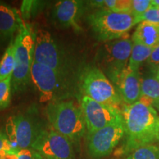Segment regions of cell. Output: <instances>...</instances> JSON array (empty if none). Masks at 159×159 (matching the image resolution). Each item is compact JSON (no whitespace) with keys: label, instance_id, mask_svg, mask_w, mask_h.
<instances>
[{"label":"cell","instance_id":"6da1fadb","mask_svg":"<svg viewBox=\"0 0 159 159\" xmlns=\"http://www.w3.org/2000/svg\"><path fill=\"white\" fill-rule=\"evenodd\" d=\"M122 112L126 136L125 151L130 152L156 140L159 116L152 105L139 100L134 104L125 105Z\"/></svg>","mask_w":159,"mask_h":159},{"label":"cell","instance_id":"7a4b0ae2","mask_svg":"<svg viewBox=\"0 0 159 159\" xmlns=\"http://www.w3.org/2000/svg\"><path fill=\"white\" fill-rule=\"evenodd\" d=\"M47 120L52 128L79 146L86 133V126L81 108L72 100L49 102L45 108Z\"/></svg>","mask_w":159,"mask_h":159},{"label":"cell","instance_id":"3957f363","mask_svg":"<svg viewBox=\"0 0 159 159\" xmlns=\"http://www.w3.org/2000/svg\"><path fill=\"white\" fill-rule=\"evenodd\" d=\"M35 33L34 61L41 63L67 78L78 79L80 70L75 69V63L62 46L57 42L49 31L40 29Z\"/></svg>","mask_w":159,"mask_h":159},{"label":"cell","instance_id":"277c9868","mask_svg":"<svg viewBox=\"0 0 159 159\" xmlns=\"http://www.w3.org/2000/svg\"><path fill=\"white\" fill-rule=\"evenodd\" d=\"M85 21L95 39L105 43L128 35V32L139 24L136 17L131 13L108 10H97L87 15Z\"/></svg>","mask_w":159,"mask_h":159},{"label":"cell","instance_id":"5b68a950","mask_svg":"<svg viewBox=\"0 0 159 159\" xmlns=\"http://www.w3.org/2000/svg\"><path fill=\"white\" fill-rule=\"evenodd\" d=\"M15 67L12 75V92H24L32 81L31 71L34 62L35 33L25 25L19 30L14 39Z\"/></svg>","mask_w":159,"mask_h":159},{"label":"cell","instance_id":"8992f818","mask_svg":"<svg viewBox=\"0 0 159 159\" xmlns=\"http://www.w3.org/2000/svg\"><path fill=\"white\" fill-rule=\"evenodd\" d=\"M77 85L81 95L96 102L117 107L122 100L114 84L97 66L87 65L80 69Z\"/></svg>","mask_w":159,"mask_h":159},{"label":"cell","instance_id":"52a82bcc","mask_svg":"<svg viewBox=\"0 0 159 159\" xmlns=\"http://www.w3.org/2000/svg\"><path fill=\"white\" fill-rule=\"evenodd\" d=\"M31 79L39 91L41 102L67 99L71 96L75 86L72 80L35 61L32 66Z\"/></svg>","mask_w":159,"mask_h":159},{"label":"cell","instance_id":"ba28073f","mask_svg":"<svg viewBox=\"0 0 159 159\" xmlns=\"http://www.w3.org/2000/svg\"><path fill=\"white\" fill-rule=\"evenodd\" d=\"M45 128L34 108L10 117L6 123L5 133L11 142L13 153L18 154L21 150L31 148Z\"/></svg>","mask_w":159,"mask_h":159},{"label":"cell","instance_id":"9c48e42d","mask_svg":"<svg viewBox=\"0 0 159 159\" xmlns=\"http://www.w3.org/2000/svg\"><path fill=\"white\" fill-rule=\"evenodd\" d=\"M132 48L133 41L127 35L106 42L97 52V67L114 85L119 75L128 68Z\"/></svg>","mask_w":159,"mask_h":159},{"label":"cell","instance_id":"30bf717a","mask_svg":"<svg viewBox=\"0 0 159 159\" xmlns=\"http://www.w3.org/2000/svg\"><path fill=\"white\" fill-rule=\"evenodd\" d=\"M80 108L87 133L94 132L123 120L122 112L119 108L96 102L85 95L81 96Z\"/></svg>","mask_w":159,"mask_h":159},{"label":"cell","instance_id":"8fae6325","mask_svg":"<svg viewBox=\"0 0 159 159\" xmlns=\"http://www.w3.org/2000/svg\"><path fill=\"white\" fill-rule=\"evenodd\" d=\"M125 136L123 120L94 132L87 133L86 150L91 158L100 159L110 155Z\"/></svg>","mask_w":159,"mask_h":159},{"label":"cell","instance_id":"7c38bea8","mask_svg":"<svg viewBox=\"0 0 159 159\" xmlns=\"http://www.w3.org/2000/svg\"><path fill=\"white\" fill-rule=\"evenodd\" d=\"M31 148L43 159H75L72 142L52 128L41 131Z\"/></svg>","mask_w":159,"mask_h":159},{"label":"cell","instance_id":"4fadbf2b","mask_svg":"<svg viewBox=\"0 0 159 159\" xmlns=\"http://www.w3.org/2000/svg\"><path fill=\"white\" fill-rule=\"evenodd\" d=\"M85 2L80 0H62L55 4L52 11V20L56 27L71 28L82 32L79 21L85 11Z\"/></svg>","mask_w":159,"mask_h":159},{"label":"cell","instance_id":"5bb4252c","mask_svg":"<svg viewBox=\"0 0 159 159\" xmlns=\"http://www.w3.org/2000/svg\"><path fill=\"white\" fill-rule=\"evenodd\" d=\"M114 85L125 105H132L140 100L142 89L139 71L127 68L119 75Z\"/></svg>","mask_w":159,"mask_h":159},{"label":"cell","instance_id":"9a60e30c","mask_svg":"<svg viewBox=\"0 0 159 159\" xmlns=\"http://www.w3.org/2000/svg\"><path fill=\"white\" fill-rule=\"evenodd\" d=\"M24 25L19 12L9 4L0 1V42H11L16 32Z\"/></svg>","mask_w":159,"mask_h":159},{"label":"cell","instance_id":"2e32d148","mask_svg":"<svg viewBox=\"0 0 159 159\" xmlns=\"http://www.w3.org/2000/svg\"><path fill=\"white\" fill-rule=\"evenodd\" d=\"M142 95L140 100L148 103L159 110V78L157 72L141 77Z\"/></svg>","mask_w":159,"mask_h":159},{"label":"cell","instance_id":"e0dca14e","mask_svg":"<svg viewBox=\"0 0 159 159\" xmlns=\"http://www.w3.org/2000/svg\"><path fill=\"white\" fill-rule=\"evenodd\" d=\"M132 41L145 47H156L159 44V25L142 21L133 34Z\"/></svg>","mask_w":159,"mask_h":159},{"label":"cell","instance_id":"ac0fdd59","mask_svg":"<svg viewBox=\"0 0 159 159\" xmlns=\"http://www.w3.org/2000/svg\"><path fill=\"white\" fill-rule=\"evenodd\" d=\"M154 47H145L144 45L133 42V48L129 60L128 68L132 71H139V68L150 57Z\"/></svg>","mask_w":159,"mask_h":159},{"label":"cell","instance_id":"d6986e66","mask_svg":"<svg viewBox=\"0 0 159 159\" xmlns=\"http://www.w3.org/2000/svg\"><path fill=\"white\" fill-rule=\"evenodd\" d=\"M85 4L91 7H96L98 10H108L116 13H131V1L127 0H97L87 1L85 2Z\"/></svg>","mask_w":159,"mask_h":159},{"label":"cell","instance_id":"ffe728a7","mask_svg":"<svg viewBox=\"0 0 159 159\" xmlns=\"http://www.w3.org/2000/svg\"><path fill=\"white\" fill-rule=\"evenodd\" d=\"M15 67V43L12 40L0 61V80L12 76Z\"/></svg>","mask_w":159,"mask_h":159},{"label":"cell","instance_id":"44dd1931","mask_svg":"<svg viewBox=\"0 0 159 159\" xmlns=\"http://www.w3.org/2000/svg\"><path fill=\"white\" fill-rule=\"evenodd\" d=\"M126 159H159V148L151 144L142 145L131 151Z\"/></svg>","mask_w":159,"mask_h":159},{"label":"cell","instance_id":"7402d4cb","mask_svg":"<svg viewBox=\"0 0 159 159\" xmlns=\"http://www.w3.org/2000/svg\"><path fill=\"white\" fill-rule=\"evenodd\" d=\"M12 76L0 80V111L10 106L12 97Z\"/></svg>","mask_w":159,"mask_h":159},{"label":"cell","instance_id":"603a6c76","mask_svg":"<svg viewBox=\"0 0 159 159\" xmlns=\"http://www.w3.org/2000/svg\"><path fill=\"white\" fill-rule=\"evenodd\" d=\"M45 2L41 1H23L21 7V17L25 19L34 17L45 6Z\"/></svg>","mask_w":159,"mask_h":159},{"label":"cell","instance_id":"cb8c5ba5","mask_svg":"<svg viewBox=\"0 0 159 159\" xmlns=\"http://www.w3.org/2000/svg\"><path fill=\"white\" fill-rule=\"evenodd\" d=\"M136 19L139 24L142 21H147V22L159 25V8L151 5L148 11L143 13L142 16L137 17Z\"/></svg>","mask_w":159,"mask_h":159},{"label":"cell","instance_id":"d4e9b609","mask_svg":"<svg viewBox=\"0 0 159 159\" xmlns=\"http://www.w3.org/2000/svg\"><path fill=\"white\" fill-rule=\"evenodd\" d=\"M152 0H131V13L136 18L142 16L151 6Z\"/></svg>","mask_w":159,"mask_h":159},{"label":"cell","instance_id":"484cf974","mask_svg":"<svg viewBox=\"0 0 159 159\" xmlns=\"http://www.w3.org/2000/svg\"><path fill=\"white\" fill-rule=\"evenodd\" d=\"M146 63L150 67L151 71L152 72L158 71L159 68V44L154 47L153 50Z\"/></svg>","mask_w":159,"mask_h":159},{"label":"cell","instance_id":"4316f807","mask_svg":"<svg viewBox=\"0 0 159 159\" xmlns=\"http://www.w3.org/2000/svg\"><path fill=\"white\" fill-rule=\"evenodd\" d=\"M18 159H43L37 151L33 148H27L21 150L18 152Z\"/></svg>","mask_w":159,"mask_h":159},{"label":"cell","instance_id":"83f0119b","mask_svg":"<svg viewBox=\"0 0 159 159\" xmlns=\"http://www.w3.org/2000/svg\"><path fill=\"white\" fill-rule=\"evenodd\" d=\"M7 139V136L6 134L5 131H4L3 130H0V152L2 150H3L4 144H5V140Z\"/></svg>","mask_w":159,"mask_h":159},{"label":"cell","instance_id":"f1b7e54d","mask_svg":"<svg viewBox=\"0 0 159 159\" xmlns=\"http://www.w3.org/2000/svg\"><path fill=\"white\" fill-rule=\"evenodd\" d=\"M0 159H18L17 154H7L0 156Z\"/></svg>","mask_w":159,"mask_h":159},{"label":"cell","instance_id":"f546056e","mask_svg":"<svg viewBox=\"0 0 159 159\" xmlns=\"http://www.w3.org/2000/svg\"><path fill=\"white\" fill-rule=\"evenodd\" d=\"M151 5L154 6V7H157L159 8V0H152Z\"/></svg>","mask_w":159,"mask_h":159},{"label":"cell","instance_id":"4dcf8cb0","mask_svg":"<svg viewBox=\"0 0 159 159\" xmlns=\"http://www.w3.org/2000/svg\"><path fill=\"white\" fill-rule=\"evenodd\" d=\"M156 140L159 141V126L158 129V132H157V134H156Z\"/></svg>","mask_w":159,"mask_h":159},{"label":"cell","instance_id":"1f68e13d","mask_svg":"<svg viewBox=\"0 0 159 159\" xmlns=\"http://www.w3.org/2000/svg\"><path fill=\"white\" fill-rule=\"evenodd\" d=\"M157 75H158V78H159V68L158 69V71H157Z\"/></svg>","mask_w":159,"mask_h":159}]
</instances>
